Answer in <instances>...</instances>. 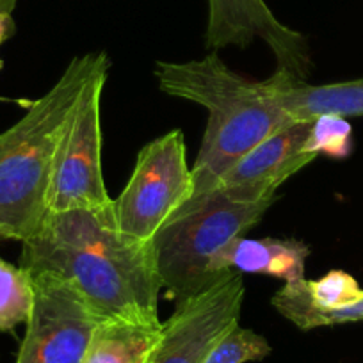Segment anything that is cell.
I'll list each match as a JSON object with an SVG mask.
<instances>
[{
  "label": "cell",
  "mask_w": 363,
  "mask_h": 363,
  "mask_svg": "<svg viewBox=\"0 0 363 363\" xmlns=\"http://www.w3.org/2000/svg\"><path fill=\"white\" fill-rule=\"evenodd\" d=\"M271 352V345L253 330L235 326L207 356L203 363L260 362Z\"/></svg>",
  "instance_id": "obj_18"
},
{
  "label": "cell",
  "mask_w": 363,
  "mask_h": 363,
  "mask_svg": "<svg viewBox=\"0 0 363 363\" xmlns=\"http://www.w3.org/2000/svg\"><path fill=\"white\" fill-rule=\"evenodd\" d=\"M310 247L296 239H240L233 240L221 257L226 271L269 274L287 281L305 278L306 258Z\"/></svg>",
  "instance_id": "obj_12"
},
{
  "label": "cell",
  "mask_w": 363,
  "mask_h": 363,
  "mask_svg": "<svg viewBox=\"0 0 363 363\" xmlns=\"http://www.w3.org/2000/svg\"><path fill=\"white\" fill-rule=\"evenodd\" d=\"M15 6L16 0H0V13H2V15H11Z\"/></svg>",
  "instance_id": "obj_20"
},
{
  "label": "cell",
  "mask_w": 363,
  "mask_h": 363,
  "mask_svg": "<svg viewBox=\"0 0 363 363\" xmlns=\"http://www.w3.org/2000/svg\"><path fill=\"white\" fill-rule=\"evenodd\" d=\"M305 150L313 155H328L331 159H345L352 150V127L347 118L323 114L312 120Z\"/></svg>",
  "instance_id": "obj_16"
},
{
  "label": "cell",
  "mask_w": 363,
  "mask_h": 363,
  "mask_svg": "<svg viewBox=\"0 0 363 363\" xmlns=\"http://www.w3.org/2000/svg\"><path fill=\"white\" fill-rule=\"evenodd\" d=\"M310 127L312 121H294L264 139L230 167L216 189L240 203L277 200L281 184L315 159L313 153L305 150Z\"/></svg>",
  "instance_id": "obj_10"
},
{
  "label": "cell",
  "mask_w": 363,
  "mask_h": 363,
  "mask_svg": "<svg viewBox=\"0 0 363 363\" xmlns=\"http://www.w3.org/2000/svg\"><path fill=\"white\" fill-rule=\"evenodd\" d=\"M193 193V169L187 166L184 132L171 130L138 153L130 180L114 200L118 230L139 242H152Z\"/></svg>",
  "instance_id": "obj_5"
},
{
  "label": "cell",
  "mask_w": 363,
  "mask_h": 363,
  "mask_svg": "<svg viewBox=\"0 0 363 363\" xmlns=\"http://www.w3.org/2000/svg\"><path fill=\"white\" fill-rule=\"evenodd\" d=\"M310 303L319 310H338L363 299V289L345 271H330L319 280H305Z\"/></svg>",
  "instance_id": "obj_17"
},
{
  "label": "cell",
  "mask_w": 363,
  "mask_h": 363,
  "mask_svg": "<svg viewBox=\"0 0 363 363\" xmlns=\"http://www.w3.org/2000/svg\"><path fill=\"white\" fill-rule=\"evenodd\" d=\"M34 303L33 277L22 265L0 258V331L27 323Z\"/></svg>",
  "instance_id": "obj_15"
},
{
  "label": "cell",
  "mask_w": 363,
  "mask_h": 363,
  "mask_svg": "<svg viewBox=\"0 0 363 363\" xmlns=\"http://www.w3.org/2000/svg\"><path fill=\"white\" fill-rule=\"evenodd\" d=\"M15 34V20L11 15H2L0 13V45Z\"/></svg>",
  "instance_id": "obj_19"
},
{
  "label": "cell",
  "mask_w": 363,
  "mask_h": 363,
  "mask_svg": "<svg viewBox=\"0 0 363 363\" xmlns=\"http://www.w3.org/2000/svg\"><path fill=\"white\" fill-rule=\"evenodd\" d=\"M244 301L242 272L233 271L208 291L177 303L164 323L153 363H203L212 349L239 326Z\"/></svg>",
  "instance_id": "obj_8"
},
{
  "label": "cell",
  "mask_w": 363,
  "mask_h": 363,
  "mask_svg": "<svg viewBox=\"0 0 363 363\" xmlns=\"http://www.w3.org/2000/svg\"><path fill=\"white\" fill-rule=\"evenodd\" d=\"M106 61L87 82L68 130L59 145L48 191V211H109L111 200L102 173L100 100L109 75Z\"/></svg>",
  "instance_id": "obj_6"
},
{
  "label": "cell",
  "mask_w": 363,
  "mask_h": 363,
  "mask_svg": "<svg viewBox=\"0 0 363 363\" xmlns=\"http://www.w3.org/2000/svg\"><path fill=\"white\" fill-rule=\"evenodd\" d=\"M22 244L23 269L68 280L104 320L160 323L162 284L153 244L121 233L114 205L109 211L50 212Z\"/></svg>",
  "instance_id": "obj_1"
},
{
  "label": "cell",
  "mask_w": 363,
  "mask_h": 363,
  "mask_svg": "<svg viewBox=\"0 0 363 363\" xmlns=\"http://www.w3.org/2000/svg\"><path fill=\"white\" fill-rule=\"evenodd\" d=\"M164 323L102 320L93 333L84 363H153Z\"/></svg>",
  "instance_id": "obj_13"
},
{
  "label": "cell",
  "mask_w": 363,
  "mask_h": 363,
  "mask_svg": "<svg viewBox=\"0 0 363 363\" xmlns=\"http://www.w3.org/2000/svg\"><path fill=\"white\" fill-rule=\"evenodd\" d=\"M34 303L15 363H84L102 317L54 272L30 274Z\"/></svg>",
  "instance_id": "obj_7"
},
{
  "label": "cell",
  "mask_w": 363,
  "mask_h": 363,
  "mask_svg": "<svg viewBox=\"0 0 363 363\" xmlns=\"http://www.w3.org/2000/svg\"><path fill=\"white\" fill-rule=\"evenodd\" d=\"M153 73L166 95L191 100L208 111L193 167V198L214 191L250 150L294 123L274 100L267 80L246 79L216 52L198 61H159Z\"/></svg>",
  "instance_id": "obj_2"
},
{
  "label": "cell",
  "mask_w": 363,
  "mask_h": 363,
  "mask_svg": "<svg viewBox=\"0 0 363 363\" xmlns=\"http://www.w3.org/2000/svg\"><path fill=\"white\" fill-rule=\"evenodd\" d=\"M267 84L278 106L294 121H312L323 114L363 116V79L310 86L284 69H277Z\"/></svg>",
  "instance_id": "obj_11"
},
{
  "label": "cell",
  "mask_w": 363,
  "mask_h": 363,
  "mask_svg": "<svg viewBox=\"0 0 363 363\" xmlns=\"http://www.w3.org/2000/svg\"><path fill=\"white\" fill-rule=\"evenodd\" d=\"M271 305L299 330L335 326V324L358 323L363 320V299L351 306L338 310H319L310 303L305 289V278L298 281H287L277 294L272 296Z\"/></svg>",
  "instance_id": "obj_14"
},
{
  "label": "cell",
  "mask_w": 363,
  "mask_h": 363,
  "mask_svg": "<svg viewBox=\"0 0 363 363\" xmlns=\"http://www.w3.org/2000/svg\"><path fill=\"white\" fill-rule=\"evenodd\" d=\"M106 61L104 52L73 57L57 82L0 134V240L26 242L50 214L55 153L87 82Z\"/></svg>",
  "instance_id": "obj_3"
},
{
  "label": "cell",
  "mask_w": 363,
  "mask_h": 363,
  "mask_svg": "<svg viewBox=\"0 0 363 363\" xmlns=\"http://www.w3.org/2000/svg\"><path fill=\"white\" fill-rule=\"evenodd\" d=\"M262 40L278 62V69L305 80L310 72L306 40L272 15L265 0H208L207 47L212 52L225 47H247Z\"/></svg>",
  "instance_id": "obj_9"
},
{
  "label": "cell",
  "mask_w": 363,
  "mask_h": 363,
  "mask_svg": "<svg viewBox=\"0 0 363 363\" xmlns=\"http://www.w3.org/2000/svg\"><path fill=\"white\" fill-rule=\"evenodd\" d=\"M272 203H240L214 189L178 208L152 240L167 298L182 303L228 278L233 271L223 269V253L233 240L246 237Z\"/></svg>",
  "instance_id": "obj_4"
}]
</instances>
